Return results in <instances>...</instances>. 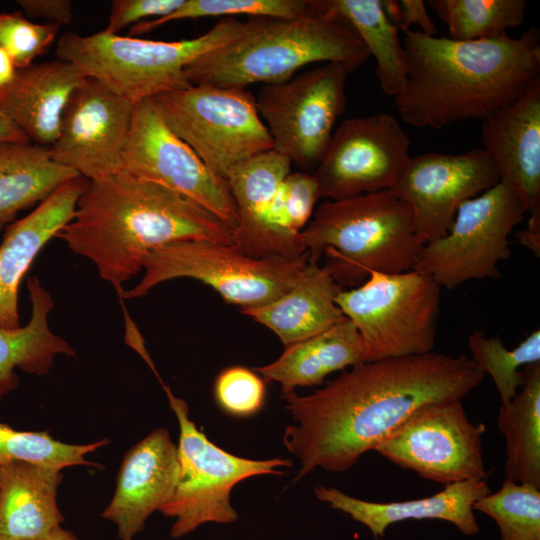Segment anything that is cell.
<instances>
[{"label": "cell", "instance_id": "obj_1", "mask_svg": "<svg viewBox=\"0 0 540 540\" xmlns=\"http://www.w3.org/2000/svg\"><path fill=\"white\" fill-rule=\"evenodd\" d=\"M484 377L465 355L430 352L364 362L309 395L282 394L296 422L283 435L285 448L301 462L294 481L316 468L350 469L417 408L461 400Z\"/></svg>", "mask_w": 540, "mask_h": 540}, {"label": "cell", "instance_id": "obj_2", "mask_svg": "<svg viewBox=\"0 0 540 540\" xmlns=\"http://www.w3.org/2000/svg\"><path fill=\"white\" fill-rule=\"evenodd\" d=\"M407 80L394 97L403 122L442 129L485 120L514 102L540 74V31L517 38L455 41L408 30Z\"/></svg>", "mask_w": 540, "mask_h": 540}, {"label": "cell", "instance_id": "obj_3", "mask_svg": "<svg viewBox=\"0 0 540 540\" xmlns=\"http://www.w3.org/2000/svg\"><path fill=\"white\" fill-rule=\"evenodd\" d=\"M91 261L118 294L154 249L187 240L233 245L235 230L193 200L123 173L89 180L56 235Z\"/></svg>", "mask_w": 540, "mask_h": 540}, {"label": "cell", "instance_id": "obj_4", "mask_svg": "<svg viewBox=\"0 0 540 540\" xmlns=\"http://www.w3.org/2000/svg\"><path fill=\"white\" fill-rule=\"evenodd\" d=\"M369 57L347 20L323 0H310L296 18H250L238 39L199 57L185 74L190 84L246 88L288 80L315 62L340 63L353 72Z\"/></svg>", "mask_w": 540, "mask_h": 540}, {"label": "cell", "instance_id": "obj_5", "mask_svg": "<svg viewBox=\"0 0 540 540\" xmlns=\"http://www.w3.org/2000/svg\"><path fill=\"white\" fill-rule=\"evenodd\" d=\"M309 261L319 263L340 286H357L370 271L413 270L425 245L410 206L390 189L329 200L300 233Z\"/></svg>", "mask_w": 540, "mask_h": 540}, {"label": "cell", "instance_id": "obj_6", "mask_svg": "<svg viewBox=\"0 0 540 540\" xmlns=\"http://www.w3.org/2000/svg\"><path fill=\"white\" fill-rule=\"evenodd\" d=\"M247 22L222 18L206 33L179 41H155L106 31L63 34L56 57L77 67L116 95L136 104L189 83L185 69L199 57L238 39Z\"/></svg>", "mask_w": 540, "mask_h": 540}, {"label": "cell", "instance_id": "obj_7", "mask_svg": "<svg viewBox=\"0 0 540 540\" xmlns=\"http://www.w3.org/2000/svg\"><path fill=\"white\" fill-rule=\"evenodd\" d=\"M308 261L307 252L294 260L254 258L235 244L177 241L152 250L143 262L142 279L119 296L135 299L165 281L192 278L215 289L227 303L255 308L292 289Z\"/></svg>", "mask_w": 540, "mask_h": 540}, {"label": "cell", "instance_id": "obj_8", "mask_svg": "<svg viewBox=\"0 0 540 540\" xmlns=\"http://www.w3.org/2000/svg\"><path fill=\"white\" fill-rule=\"evenodd\" d=\"M441 287L429 275L370 271L336 304L357 328L366 362L433 352Z\"/></svg>", "mask_w": 540, "mask_h": 540}, {"label": "cell", "instance_id": "obj_9", "mask_svg": "<svg viewBox=\"0 0 540 540\" xmlns=\"http://www.w3.org/2000/svg\"><path fill=\"white\" fill-rule=\"evenodd\" d=\"M154 99L171 130L222 179L273 149L256 98L246 88L192 84Z\"/></svg>", "mask_w": 540, "mask_h": 540}, {"label": "cell", "instance_id": "obj_10", "mask_svg": "<svg viewBox=\"0 0 540 540\" xmlns=\"http://www.w3.org/2000/svg\"><path fill=\"white\" fill-rule=\"evenodd\" d=\"M163 388L180 431L177 486L172 498L159 509L163 515L175 518L171 536H184L204 523L236 521L238 514L230 502L233 487L253 476L282 474L277 468L289 467L292 462L282 458L247 459L223 450L189 418L187 403L167 386Z\"/></svg>", "mask_w": 540, "mask_h": 540}, {"label": "cell", "instance_id": "obj_11", "mask_svg": "<svg viewBox=\"0 0 540 540\" xmlns=\"http://www.w3.org/2000/svg\"><path fill=\"white\" fill-rule=\"evenodd\" d=\"M350 73L345 65L329 62L261 87L256 105L273 150L300 171L314 172L321 161L346 108Z\"/></svg>", "mask_w": 540, "mask_h": 540}, {"label": "cell", "instance_id": "obj_12", "mask_svg": "<svg viewBox=\"0 0 540 540\" xmlns=\"http://www.w3.org/2000/svg\"><path fill=\"white\" fill-rule=\"evenodd\" d=\"M526 213L516 191L500 181L461 204L449 232L423 246L413 270L447 289L500 278L497 265L510 256L509 235Z\"/></svg>", "mask_w": 540, "mask_h": 540}, {"label": "cell", "instance_id": "obj_13", "mask_svg": "<svg viewBox=\"0 0 540 540\" xmlns=\"http://www.w3.org/2000/svg\"><path fill=\"white\" fill-rule=\"evenodd\" d=\"M118 173L175 191L236 229V205L227 180L215 175L171 130L154 98L134 105Z\"/></svg>", "mask_w": 540, "mask_h": 540}, {"label": "cell", "instance_id": "obj_14", "mask_svg": "<svg viewBox=\"0 0 540 540\" xmlns=\"http://www.w3.org/2000/svg\"><path fill=\"white\" fill-rule=\"evenodd\" d=\"M483 423H472L461 400L417 408L376 449L392 463L444 486L486 480Z\"/></svg>", "mask_w": 540, "mask_h": 540}, {"label": "cell", "instance_id": "obj_15", "mask_svg": "<svg viewBox=\"0 0 540 540\" xmlns=\"http://www.w3.org/2000/svg\"><path fill=\"white\" fill-rule=\"evenodd\" d=\"M409 149L408 135L390 114L343 120L312 173L320 198L341 200L391 189Z\"/></svg>", "mask_w": 540, "mask_h": 540}, {"label": "cell", "instance_id": "obj_16", "mask_svg": "<svg viewBox=\"0 0 540 540\" xmlns=\"http://www.w3.org/2000/svg\"><path fill=\"white\" fill-rule=\"evenodd\" d=\"M500 182L496 165L483 148L463 154L410 156L391 191L407 203L424 244L444 237L465 201Z\"/></svg>", "mask_w": 540, "mask_h": 540}, {"label": "cell", "instance_id": "obj_17", "mask_svg": "<svg viewBox=\"0 0 540 540\" xmlns=\"http://www.w3.org/2000/svg\"><path fill=\"white\" fill-rule=\"evenodd\" d=\"M134 105L86 77L71 94L48 147L52 159L87 180L118 173Z\"/></svg>", "mask_w": 540, "mask_h": 540}, {"label": "cell", "instance_id": "obj_18", "mask_svg": "<svg viewBox=\"0 0 540 540\" xmlns=\"http://www.w3.org/2000/svg\"><path fill=\"white\" fill-rule=\"evenodd\" d=\"M291 162L275 150L234 169L227 182L236 205L235 245L254 258L294 260L306 252L300 234L286 231L277 216V196Z\"/></svg>", "mask_w": 540, "mask_h": 540}, {"label": "cell", "instance_id": "obj_19", "mask_svg": "<svg viewBox=\"0 0 540 540\" xmlns=\"http://www.w3.org/2000/svg\"><path fill=\"white\" fill-rule=\"evenodd\" d=\"M178 476L177 446L166 429H156L125 454L102 517L116 525L121 540H133L148 517L172 498Z\"/></svg>", "mask_w": 540, "mask_h": 540}, {"label": "cell", "instance_id": "obj_20", "mask_svg": "<svg viewBox=\"0 0 540 540\" xmlns=\"http://www.w3.org/2000/svg\"><path fill=\"white\" fill-rule=\"evenodd\" d=\"M481 139L500 181L516 191L527 212H540V77L482 121Z\"/></svg>", "mask_w": 540, "mask_h": 540}, {"label": "cell", "instance_id": "obj_21", "mask_svg": "<svg viewBox=\"0 0 540 540\" xmlns=\"http://www.w3.org/2000/svg\"><path fill=\"white\" fill-rule=\"evenodd\" d=\"M88 181L82 176L61 184L25 217L5 227L0 244V326L20 327L18 294L32 262L74 217Z\"/></svg>", "mask_w": 540, "mask_h": 540}, {"label": "cell", "instance_id": "obj_22", "mask_svg": "<svg viewBox=\"0 0 540 540\" xmlns=\"http://www.w3.org/2000/svg\"><path fill=\"white\" fill-rule=\"evenodd\" d=\"M316 497L364 524L374 537H382L389 525L409 519H440L451 522L462 533L479 531L473 504L491 492L486 480H469L446 485L432 496L400 501L370 502L345 494L333 487L316 486Z\"/></svg>", "mask_w": 540, "mask_h": 540}, {"label": "cell", "instance_id": "obj_23", "mask_svg": "<svg viewBox=\"0 0 540 540\" xmlns=\"http://www.w3.org/2000/svg\"><path fill=\"white\" fill-rule=\"evenodd\" d=\"M86 76L59 59L17 69L14 80L0 96V112L37 145L56 140L62 115L73 91Z\"/></svg>", "mask_w": 540, "mask_h": 540}, {"label": "cell", "instance_id": "obj_24", "mask_svg": "<svg viewBox=\"0 0 540 540\" xmlns=\"http://www.w3.org/2000/svg\"><path fill=\"white\" fill-rule=\"evenodd\" d=\"M61 470L24 461L0 465V540H45L61 527Z\"/></svg>", "mask_w": 540, "mask_h": 540}, {"label": "cell", "instance_id": "obj_25", "mask_svg": "<svg viewBox=\"0 0 540 540\" xmlns=\"http://www.w3.org/2000/svg\"><path fill=\"white\" fill-rule=\"evenodd\" d=\"M341 290L324 266L308 261L292 289L271 303L240 312L272 330L287 346L315 336L345 318L335 302Z\"/></svg>", "mask_w": 540, "mask_h": 540}, {"label": "cell", "instance_id": "obj_26", "mask_svg": "<svg viewBox=\"0 0 540 540\" xmlns=\"http://www.w3.org/2000/svg\"><path fill=\"white\" fill-rule=\"evenodd\" d=\"M366 362L365 347L355 325L345 317L327 330L285 346L272 363L255 367L266 382L281 385L282 394L314 386L338 370Z\"/></svg>", "mask_w": 540, "mask_h": 540}, {"label": "cell", "instance_id": "obj_27", "mask_svg": "<svg viewBox=\"0 0 540 540\" xmlns=\"http://www.w3.org/2000/svg\"><path fill=\"white\" fill-rule=\"evenodd\" d=\"M31 317L25 326L8 329L0 326V402L20 384L16 369L45 375L57 355L75 356L71 345L49 327L48 316L54 306L50 292L36 276L28 279Z\"/></svg>", "mask_w": 540, "mask_h": 540}, {"label": "cell", "instance_id": "obj_28", "mask_svg": "<svg viewBox=\"0 0 540 540\" xmlns=\"http://www.w3.org/2000/svg\"><path fill=\"white\" fill-rule=\"evenodd\" d=\"M80 176L55 162L48 147L31 143L0 144V230L19 211L39 204L64 182Z\"/></svg>", "mask_w": 540, "mask_h": 540}, {"label": "cell", "instance_id": "obj_29", "mask_svg": "<svg viewBox=\"0 0 540 540\" xmlns=\"http://www.w3.org/2000/svg\"><path fill=\"white\" fill-rule=\"evenodd\" d=\"M522 371L521 391L501 404L497 427L506 442V479L540 488V363Z\"/></svg>", "mask_w": 540, "mask_h": 540}, {"label": "cell", "instance_id": "obj_30", "mask_svg": "<svg viewBox=\"0 0 540 540\" xmlns=\"http://www.w3.org/2000/svg\"><path fill=\"white\" fill-rule=\"evenodd\" d=\"M354 28L370 56L382 91L396 97L407 80V65L399 30L388 18L382 0H323Z\"/></svg>", "mask_w": 540, "mask_h": 540}, {"label": "cell", "instance_id": "obj_31", "mask_svg": "<svg viewBox=\"0 0 540 540\" xmlns=\"http://www.w3.org/2000/svg\"><path fill=\"white\" fill-rule=\"evenodd\" d=\"M428 5L455 41L502 37L523 23L527 8L525 0H429Z\"/></svg>", "mask_w": 540, "mask_h": 540}, {"label": "cell", "instance_id": "obj_32", "mask_svg": "<svg viewBox=\"0 0 540 540\" xmlns=\"http://www.w3.org/2000/svg\"><path fill=\"white\" fill-rule=\"evenodd\" d=\"M468 345L472 360L486 374L488 373L499 393L501 404L511 402L523 383L525 367L540 363V331L534 330L515 348L508 349L498 336L486 337L481 330H474Z\"/></svg>", "mask_w": 540, "mask_h": 540}, {"label": "cell", "instance_id": "obj_33", "mask_svg": "<svg viewBox=\"0 0 540 540\" xmlns=\"http://www.w3.org/2000/svg\"><path fill=\"white\" fill-rule=\"evenodd\" d=\"M108 443L109 439L104 438L83 445L67 444L47 431H19L0 422V465L24 461L58 469L78 465L100 467L85 456Z\"/></svg>", "mask_w": 540, "mask_h": 540}, {"label": "cell", "instance_id": "obj_34", "mask_svg": "<svg viewBox=\"0 0 540 540\" xmlns=\"http://www.w3.org/2000/svg\"><path fill=\"white\" fill-rule=\"evenodd\" d=\"M473 510L497 523L500 540H540V488L505 479L498 491L477 500Z\"/></svg>", "mask_w": 540, "mask_h": 540}, {"label": "cell", "instance_id": "obj_35", "mask_svg": "<svg viewBox=\"0 0 540 540\" xmlns=\"http://www.w3.org/2000/svg\"><path fill=\"white\" fill-rule=\"evenodd\" d=\"M308 7L309 0H183L170 14L133 25L129 34L141 35L168 22L204 17L249 15L250 18L290 19L304 14Z\"/></svg>", "mask_w": 540, "mask_h": 540}, {"label": "cell", "instance_id": "obj_36", "mask_svg": "<svg viewBox=\"0 0 540 540\" xmlns=\"http://www.w3.org/2000/svg\"><path fill=\"white\" fill-rule=\"evenodd\" d=\"M60 25L38 24L20 11L0 13V46L10 55L17 69L33 64L53 45Z\"/></svg>", "mask_w": 540, "mask_h": 540}, {"label": "cell", "instance_id": "obj_37", "mask_svg": "<svg viewBox=\"0 0 540 540\" xmlns=\"http://www.w3.org/2000/svg\"><path fill=\"white\" fill-rule=\"evenodd\" d=\"M265 381L254 370L231 366L222 370L214 382V396L219 407L235 417L258 413L265 401Z\"/></svg>", "mask_w": 540, "mask_h": 540}, {"label": "cell", "instance_id": "obj_38", "mask_svg": "<svg viewBox=\"0 0 540 540\" xmlns=\"http://www.w3.org/2000/svg\"><path fill=\"white\" fill-rule=\"evenodd\" d=\"M319 196L312 173L290 172L282 181L277 196V216L282 228L299 235L310 221Z\"/></svg>", "mask_w": 540, "mask_h": 540}, {"label": "cell", "instance_id": "obj_39", "mask_svg": "<svg viewBox=\"0 0 540 540\" xmlns=\"http://www.w3.org/2000/svg\"><path fill=\"white\" fill-rule=\"evenodd\" d=\"M183 0H113L104 31L117 34L123 28L155 16L164 17L176 10Z\"/></svg>", "mask_w": 540, "mask_h": 540}, {"label": "cell", "instance_id": "obj_40", "mask_svg": "<svg viewBox=\"0 0 540 540\" xmlns=\"http://www.w3.org/2000/svg\"><path fill=\"white\" fill-rule=\"evenodd\" d=\"M384 10L392 23L404 33L418 25L421 33L437 36L438 30L422 0H382Z\"/></svg>", "mask_w": 540, "mask_h": 540}, {"label": "cell", "instance_id": "obj_41", "mask_svg": "<svg viewBox=\"0 0 540 540\" xmlns=\"http://www.w3.org/2000/svg\"><path fill=\"white\" fill-rule=\"evenodd\" d=\"M17 3L29 18H44L60 26L69 24L73 18L70 0H18Z\"/></svg>", "mask_w": 540, "mask_h": 540}, {"label": "cell", "instance_id": "obj_42", "mask_svg": "<svg viewBox=\"0 0 540 540\" xmlns=\"http://www.w3.org/2000/svg\"><path fill=\"white\" fill-rule=\"evenodd\" d=\"M519 242L535 255L540 253V212L531 213L527 228L516 233Z\"/></svg>", "mask_w": 540, "mask_h": 540}, {"label": "cell", "instance_id": "obj_43", "mask_svg": "<svg viewBox=\"0 0 540 540\" xmlns=\"http://www.w3.org/2000/svg\"><path fill=\"white\" fill-rule=\"evenodd\" d=\"M31 143L28 136L5 114L0 112V144Z\"/></svg>", "mask_w": 540, "mask_h": 540}, {"label": "cell", "instance_id": "obj_44", "mask_svg": "<svg viewBox=\"0 0 540 540\" xmlns=\"http://www.w3.org/2000/svg\"><path fill=\"white\" fill-rule=\"evenodd\" d=\"M17 67L10 55L0 46V96L15 78Z\"/></svg>", "mask_w": 540, "mask_h": 540}, {"label": "cell", "instance_id": "obj_45", "mask_svg": "<svg viewBox=\"0 0 540 540\" xmlns=\"http://www.w3.org/2000/svg\"><path fill=\"white\" fill-rule=\"evenodd\" d=\"M45 540H77V538L70 531L59 527Z\"/></svg>", "mask_w": 540, "mask_h": 540}]
</instances>
